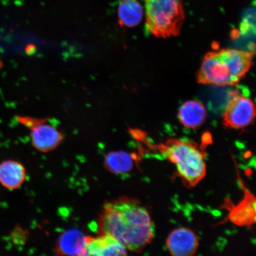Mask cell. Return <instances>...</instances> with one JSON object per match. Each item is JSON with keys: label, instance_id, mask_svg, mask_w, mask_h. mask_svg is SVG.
Listing matches in <instances>:
<instances>
[{"label": "cell", "instance_id": "1", "mask_svg": "<svg viewBox=\"0 0 256 256\" xmlns=\"http://www.w3.org/2000/svg\"><path fill=\"white\" fill-rule=\"evenodd\" d=\"M98 225L100 234L110 235L128 250L137 252L149 245L155 234L154 224L148 210L129 198L106 203Z\"/></svg>", "mask_w": 256, "mask_h": 256}, {"label": "cell", "instance_id": "2", "mask_svg": "<svg viewBox=\"0 0 256 256\" xmlns=\"http://www.w3.org/2000/svg\"><path fill=\"white\" fill-rule=\"evenodd\" d=\"M254 52L222 49L211 51L204 56L198 74L201 84L233 86L250 69Z\"/></svg>", "mask_w": 256, "mask_h": 256}, {"label": "cell", "instance_id": "3", "mask_svg": "<svg viewBox=\"0 0 256 256\" xmlns=\"http://www.w3.org/2000/svg\"><path fill=\"white\" fill-rule=\"evenodd\" d=\"M156 147L163 158L174 163L186 186L194 187L206 176V156L197 144L170 139Z\"/></svg>", "mask_w": 256, "mask_h": 256}, {"label": "cell", "instance_id": "4", "mask_svg": "<svg viewBox=\"0 0 256 256\" xmlns=\"http://www.w3.org/2000/svg\"><path fill=\"white\" fill-rule=\"evenodd\" d=\"M147 33L156 38L177 36L184 20L182 0H144Z\"/></svg>", "mask_w": 256, "mask_h": 256}, {"label": "cell", "instance_id": "5", "mask_svg": "<svg viewBox=\"0 0 256 256\" xmlns=\"http://www.w3.org/2000/svg\"><path fill=\"white\" fill-rule=\"evenodd\" d=\"M18 122L30 130L32 146L42 152L53 151L65 138L62 132L49 123V118L18 116Z\"/></svg>", "mask_w": 256, "mask_h": 256}, {"label": "cell", "instance_id": "6", "mask_svg": "<svg viewBox=\"0 0 256 256\" xmlns=\"http://www.w3.org/2000/svg\"><path fill=\"white\" fill-rule=\"evenodd\" d=\"M254 104L248 96L236 94L227 104L223 114L224 126L232 129H243L254 122Z\"/></svg>", "mask_w": 256, "mask_h": 256}, {"label": "cell", "instance_id": "7", "mask_svg": "<svg viewBox=\"0 0 256 256\" xmlns=\"http://www.w3.org/2000/svg\"><path fill=\"white\" fill-rule=\"evenodd\" d=\"M166 246L172 256H191L196 254L199 247V240L191 230L179 228L170 234L166 240Z\"/></svg>", "mask_w": 256, "mask_h": 256}, {"label": "cell", "instance_id": "8", "mask_svg": "<svg viewBox=\"0 0 256 256\" xmlns=\"http://www.w3.org/2000/svg\"><path fill=\"white\" fill-rule=\"evenodd\" d=\"M127 249L116 238L108 234L87 236L84 256H126Z\"/></svg>", "mask_w": 256, "mask_h": 256}, {"label": "cell", "instance_id": "9", "mask_svg": "<svg viewBox=\"0 0 256 256\" xmlns=\"http://www.w3.org/2000/svg\"><path fill=\"white\" fill-rule=\"evenodd\" d=\"M242 185L244 196L238 204L230 208L228 219L238 226H251L256 222V198L243 184Z\"/></svg>", "mask_w": 256, "mask_h": 256}, {"label": "cell", "instance_id": "10", "mask_svg": "<svg viewBox=\"0 0 256 256\" xmlns=\"http://www.w3.org/2000/svg\"><path fill=\"white\" fill-rule=\"evenodd\" d=\"M87 236L76 229H70L58 239L56 252L58 255L84 256Z\"/></svg>", "mask_w": 256, "mask_h": 256}, {"label": "cell", "instance_id": "11", "mask_svg": "<svg viewBox=\"0 0 256 256\" xmlns=\"http://www.w3.org/2000/svg\"><path fill=\"white\" fill-rule=\"evenodd\" d=\"M26 178L24 166L14 160H8L0 164V184L9 190H18Z\"/></svg>", "mask_w": 256, "mask_h": 256}, {"label": "cell", "instance_id": "12", "mask_svg": "<svg viewBox=\"0 0 256 256\" xmlns=\"http://www.w3.org/2000/svg\"><path fill=\"white\" fill-rule=\"evenodd\" d=\"M178 117L180 123L185 127L196 129L206 120V108L200 102L188 100L180 107Z\"/></svg>", "mask_w": 256, "mask_h": 256}, {"label": "cell", "instance_id": "13", "mask_svg": "<svg viewBox=\"0 0 256 256\" xmlns=\"http://www.w3.org/2000/svg\"><path fill=\"white\" fill-rule=\"evenodd\" d=\"M144 9L138 0H122L118 7V18L120 25L134 28L142 20Z\"/></svg>", "mask_w": 256, "mask_h": 256}, {"label": "cell", "instance_id": "14", "mask_svg": "<svg viewBox=\"0 0 256 256\" xmlns=\"http://www.w3.org/2000/svg\"><path fill=\"white\" fill-rule=\"evenodd\" d=\"M132 156L126 152H112L106 156L104 166L108 171L114 174H124L131 171L134 167Z\"/></svg>", "mask_w": 256, "mask_h": 256}]
</instances>
